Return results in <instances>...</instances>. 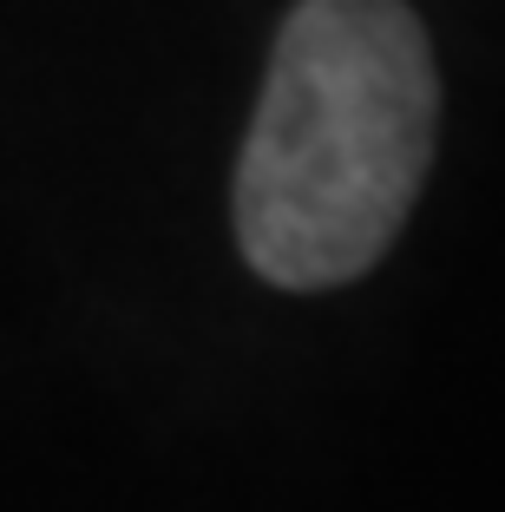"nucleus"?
Here are the masks:
<instances>
[{"mask_svg": "<svg viewBox=\"0 0 505 512\" xmlns=\"http://www.w3.org/2000/svg\"><path fill=\"white\" fill-rule=\"evenodd\" d=\"M440 132V66L407 0H296L237 158V243L276 289L368 276Z\"/></svg>", "mask_w": 505, "mask_h": 512, "instance_id": "nucleus-1", "label": "nucleus"}]
</instances>
